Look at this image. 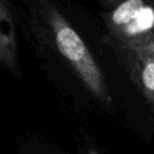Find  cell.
Listing matches in <instances>:
<instances>
[{"label": "cell", "instance_id": "obj_1", "mask_svg": "<svg viewBox=\"0 0 154 154\" xmlns=\"http://www.w3.org/2000/svg\"><path fill=\"white\" fill-rule=\"evenodd\" d=\"M21 3L19 23L26 26L35 45L51 52L97 103L111 108L113 97L105 73L57 3L54 0H21Z\"/></svg>", "mask_w": 154, "mask_h": 154}, {"label": "cell", "instance_id": "obj_2", "mask_svg": "<svg viewBox=\"0 0 154 154\" xmlns=\"http://www.w3.org/2000/svg\"><path fill=\"white\" fill-rule=\"evenodd\" d=\"M106 37L125 47H154V0H125L101 13Z\"/></svg>", "mask_w": 154, "mask_h": 154}, {"label": "cell", "instance_id": "obj_3", "mask_svg": "<svg viewBox=\"0 0 154 154\" xmlns=\"http://www.w3.org/2000/svg\"><path fill=\"white\" fill-rule=\"evenodd\" d=\"M103 42L111 48L129 80L147 105L154 110V47L132 49L106 36Z\"/></svg>", "mask_w": 154, "mask_h": 154}, {"label": "cell", "instance_id": "obj_4", "mask_svg": "<svg viewBox=\"0 0 154 154\" xmlns=\"http://www.w3.org/2000/svg\"><path fill=\"white\" fill-rule=\"evenodd\" d=\"M18 9L11 0H0V66L21 76L18 53Z\"/></svg>", "mask_w": 154, "mask_h": 154}, {"label": "cell", "instance_id": "obj_5", "mask_svg": "<svg viewBox=\"0 0 154 154\" xmlns=\"http://www.w3.org/2000/svg\"><path fill=\"white\" fill-rule=\"evenodd\" d=\"M106 10H111L114 9L115 7H117L118 5L125 1V0H97Z\"/></svg>", "mask_w": 154, "mask_h": 154}, {"label": "cell", "instance_id": "obj_6", "mask_svg": "<svg viewBox=\"0 0 154 154\" xmlns=\"http://www.w3.org/2000/svg\"><path fill=\"white\" fill-rule=\"evenodd\" d=\"M89 154H98V153H97V152L95 151V150H91V151L89 152Z\"/></svg>", "mask_w": 154, "mask_h": 154}]
</instances>
